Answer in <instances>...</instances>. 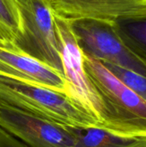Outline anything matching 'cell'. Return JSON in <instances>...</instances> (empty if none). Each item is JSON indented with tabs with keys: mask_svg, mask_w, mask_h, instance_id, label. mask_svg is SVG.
<instances>
[{
	"mask_svg": "<svg viewBox=\"0 0 146 147\" xmlns=\"http://www.w3.org/2000/svg\"><path fill=\"white\" fill-rule=\"evenodd\" d=\"M83 65L102 106V127L146 139V102L119 80L102 62L83 54Z\"/></svg>",
	"mask_w": 146,
	"mask_h": 147,
	"instance_id": "6da1fadb",
	"label": "cell"
},
{
	"mask_svg": "<svg viewBox=\"0 0 146 147\" xmlns=\"http://www.w3.org/2000/svg\"><path fill=\"white\" fill-rule=\"evenodd\" d=\"M0 101L68 127H102L97 117L66 93L15 78L0 75Z\"/></svg>",
	"mask_w": 146,
	"mask_h": 147,
	"instance_id": "7a4b0ae2",
	"label": "cell"
},
{
	"mask_svg": "<svg viewBox=\"0 0 146 147\" xmlns=\"http://www.w3.org/2000/svg\"><path fill=\"white\" fill-rule=\"evenodd\" d=\"M22 30L13 42L23 52L63 75L53 15L47 0H15Z\"/></svg>",
	"mask_w": 146,
	"mask_h": 147,
	"instance_id": "3957f363",
	"label": "cell"
},
{
	"mask_svg": "<svg viewBox=\"0 0 146 147\" xmlns=\"http://www.w3.org/2000/svg\"><path fill=\"white\" fill-rule=\"evenodd\" d=\"M71 28L86 56L146 77L145 65L125 46L115 29L114 22L81 20L71 22Z\"/></svg>",
	"mask_w": 146,
	"mask_h": 147,
	"instance_id": "277c9868",
	"label": "cell"
},
{
	"mask_svg": "<svg viewBox=\"0 0 146 147\" xmlns=\"http://www.w3.org/2000/svg\"><path fill=\"white\" fill-rule=\"evenodd\" d=\"M53 20L65 80V93L97 117L102 126L101 102L85 71L83 53L77 43L71 23L54 15Z\"/></svg>",
	"mask_w": 146,
	"mask_h": 147,
	"instance_id": "5b68a950",
	"label": "cell"
},
{
	"mask_svg": "<svg viewBox=\"0 0 146 147\" xmlns=\"http://www.w3.org/2000/svg\"><path fill=\"white\" fill-rule=\"evenodd\" d=\"M0 128L28 147H72L75 127L34 115L0 101Z\"/></svg>",
	"mask_w": 146,
	"mask_h": 147,
	"instance_id": "8992f818",
	"label": "cell"
},
{
	"mask_svg": "<svg viewBox=\"0 0 146 147\" xmlns=\"http://www.w3.org/2000/svg\"><path fill=\"white\" fill-rule=\"evenodd\" d=\"M52 13L69 22L116 20L146 16V0H47Z\"/></svg>",
	"mask_w": 146,
	"mask_h": 147,
	"instance_id": "52a82bcc",
	"label": "cell"
},
{
	"mask_svg": "<svg viewBox=\"0 0 146 147\" xmlns=\"http://www.w3.org/2000/svg\"><path fill=\"white\" fill-rule=\"evenodd\" d=\"M0 75L65 93V80L62 74L26 53L13 41L2 39H0Z\"/></svg>",
	"mask_w": 146,
	"mask_h": 147,
	"instance_id": "ba28073f",
	"label": "cell"
},
{
	"mask_svg": "<svg viewBox=\"0 0 146 147\" xmlns=\"http://www.w3.org/2000/svg\"><path fill=\"white\" fill-rule=\"evenodd\" d=\"M145 141L146 139L126 137L100 126H92L75 127L72 147H134Z\"/></svg>",
	"mask_w": 146,
	"mask_h": 147,
	"instance_id": "9c48e42d",
	"label": "cell"
},
{
	"mask_svg": "<svg viewBox=\"0 0 146 147\" xmlns=\"http://www.w3.org/2000/svg\"><path fill=\"white\" fill-rule=\"evenodd\" d=\"M114 27L125 46L146 67V16L116 20Z\"/></svg>",
	"mask_w": 146,
	"mask_h": 147,
	"instance_id": "30bf717a",
	"label": "cell"
},
{
	"mask_svg": "<svg viewBox=\"0 0 146 147\" xmlns=\"http://www.w3.org/2000/svg\"><path fill=\"white\" fill-rule=\"evenodd\" d=\"M22 30V18L15 0H0V39L13 41Z\"/></svg>",
	"mask_w": 146,
	"mask_h": 147,
	"instance_id": "8fae6325",
	"label": "cell"
},
{
	"mask_svg": "<svg viewBox=\"0 0 146 147\" xmlns=\"http://www.w3.org/2000/svg\"><path fill=\"white\" fill-rule=\"evenodd\" d=\"M102 64L126 86H127L130 90H132L146 102V77L142 76L133 71L113 64Z\"/></svg>",
	"mask_w": 146,
	"mask_h": 147,
	"instance_id": "7c38bea8",
	"label": "cell"
},
{
	"mask_svg": "<svg viewBox=\"0 0 146 147\" xmlns=\"http://www.w3.org/2000/svg\"><path fill=\"white\" fill-rule=\"evenodd\" d=\"M0 147H28L0 128Z\"/></svg>",
	"mask_w": 146,
	"mask_h": 147,
	"instance_id": "4fadbf2b",
	"label": "cell"
},
{
	"mask_svg": "<svg viewBox=\"0 0 146 147\" xmlns=\"http://www.w3.org/2000/svg\"><path fill=\"white\" fill-rule=\"evenodd\" d=\"M134 147H146V141L145 142V143H143V144L139 145V146H134Z\"/></svg>",
	"mask_w": 146,
	"mask_h": 147,
	"instance_id": "5bb4252c",
	"label": "cell"
}]
</instances>
